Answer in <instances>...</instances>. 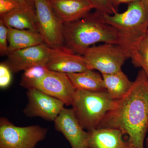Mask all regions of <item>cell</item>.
Here are the masks:
<instances>
[{"label":"cell","mask_w":148,"mask_h":148,"mask_svg":"<svg viewBox=\"0 0 148 148\" xmlns=\"http://www.w3.org/2000/svg\"><path fill=\"white\" fill-rule=\"evenodd\" d=\"M148 127V79L143 69L129 92L116 101L97 128L119 130L127 135L133 148H144Z\"/></svg>","instance_id":"6da1fadb"},{"label":"cell","mask_w":148,"mask_h":148,"mask_svg":"<svg viewBox=\"0 0 148 148\" xmlns=\"http://www.w3.org/2000/svg\"><path fill=\"white\" fill-rule=\"evenodd\" d=\"M64 46L80 55L97 43L121 45L116 30L105 22L102 14L96 11L76 21L64 24Z\"/></svg>","instance_id":"7a4b0ae2"},{"label":"cell","mask_w":148,"mask_h":148,"mask_svg":"<svg viewBox=\"0 0 148 148\" xmlns=\"http://www.w3.org/2000/svg\"><path fill=\"white\" fill-rule=\"evenodd\" d=\"M102 14V13H101ZM104 21L116 30L121 47L127 58L132 50L146 36L148 31V5L142 0L128 4L127 10L113 14H102Z\"/></svg>","instance_id":"3957f363"},{"label":"cell","mask_w":148,"mask_h":148,"mask_svg":"<svg viewBox=\"0 0 148 148\" xmlns=\"http://www.w3.org/2000/svg\"><path fill=\"white\" fill-rule=\"evenodd\" d=\"M116 103L106 90L94 92L76 90L71 106L80 124L89 131L98 127Z\"/></svg>","instance_id":"277c9868"},{"label":"cell","mask_w":148,"mask_h":148,"mask_svg":"<svg viewBox=\"0 0 148 148\" xmlns=\"http://www.w3.org/2000/svg\"><path fill=\"white\" fill-rule=\"evenodd\" d=\"M47 129L38 125L19 127L7 119H0V148H36L45 139Z\"/></svg>","instance_id":"5b68a950"},{"label":"cell","mask_w":148,"mask_h":148,"mask_svg":"<svg viewBox=\"0 0 148 148\" xmlns=\"http://www.w3.org/2000/svg\"><path fill=\"white\" fill-rule=\"evenodd\" d=\"M82 56L88 70H97L102 75L121 71L123 65L128 58L120 46L109 43L90 47Z\"/></svg>","instance_id":"8992f818"},{"label":"cell","mask_w":148,"mask_h":148,"mask_svg":"<svg viewBox=\"0 0 148 148\" xmlns=\"http://www.w3.org/2000/svg\"><path fill=\"white\" fill-rule=\"evenodd\" d=\"M39 33L50 48L64 46V24L59 19L48 0H34Z\"/></svg>","instance_id":"52a82bcc"},{"label":"cell","mask_w":148,"mask_h":148,"mask_svg":"<svg viewBox=\"0 0 148 148\" xmlns=\"http://www.w3.org/2000/svg\"><path fill=\"white\" fill-rule=\"evenodd\" d=\"M21 86L27 89H38L60 100L67 106H71L76 90L66 74L49 70L38 79L26 83Z\"/></svg>","instance_id":"ba28073f"},{"label":"cell","mask_w":148,"mask_h":148,"mask_svg":"<svg viewBox=\"0 0 148 148\" xmlns=\"http://www.w3.org/2000/svg\"><path fill=\"white\" fill-rule=\"evenodd\" d=\"M27 94L28 103L23 111L26 116L54 121L64 108V102L38 89H28Z\"/></svg>","instance_id":"9c48e42d"},{"label":"cell","mask_w":148,"mask_h":148,"mask_svg":"<svg viewBox=\"0 0 148 148\" xmlns=\"http://www.w3.org/2000/svg\"><path fill=\"white\" fill-rule=\"evenodd\" d=\"M50 50L51 48L43 43L14 51L8 54L5 63L14 73L25 71L36 65L46 66L49 58Z\"/></svg>","instance_id":"30bf717a"},{"label":"cell","mask_w":148,"mask_h":148,"mask_svg":"<svg viewBox=\"0 0 148 148\" xmlns=\"http://www.w3.org/2000/svg\"><path fill=\"white\" fill-rule=\"evenodd\" d=\"M53 122L55 129L64 135L72 148H89V132L80 124L73 109L64 108Z\"/></svg>","instance_id":"8fae6325"},{"label":"cell","mask_w":148,"mask_h":148,"mask_svg":"<svg viewBox=\"0 0 148 148\" xmlns=\"http://www.w3.org/2000/svg\"><path fill=\"white\" fill-rule=\"evenodd\" d=\"M46 67L49 71L66 75L89 70L83 56L74 53L64 46L51 48Z\"/></svg>","instance_id":"7c38bea8"},{"label":"cell","mask_w":148,"mask_h":148,"mask_svg":"<svg viewBox=\"0 0 148 148\" xmlns=\"http://www.w3.org/2000/svg\"><path fill=\"white\" fill-rule=\"evenodd\" d=\"M56 14L64 24L76 21L94 9L88 0H48Z\"/></svg>","instance_id":"4fadbf2b"},{"label":"cell","mask_w":148,"mask_h":148,"mask_svg":"<svg viewBox=\"0 0 148 148\" xmlns=\"http://www.w3.org/2000/svg\"><path fill=\"white\" fill-rule=\"evenodd\" d=\"M89 148H133L128 140L123 139L119 130L97 128L88 131Z\"/></svg>","instance_id":"5bb4252c"},{"label":"cell","mask_w":148,"mask_h":148,"mask_svg":"<svg viewBox=\"0 0 148 148\" xmlns=\"http://www.w3.org/2000/svg\"><path fill=\"white\" fill-rule=\"evenodd\" d=\"M0 20L8 27L38 32L35 7H33L19 8L1 16Z\"/></svg>","instance_id":"9a60e30c"},{"label":"cell","mask_w":148,"mask_h":148,"mask_svg":"<svg viewBox=\"0 0 148 148\" xmlns=\"http://www.w3.org/2000/svg\"><path fill=\"white\" fill-rule=\"evenodd\" d=\"M8 28V53L44 43L42 37L38 32L11 27Z\"/></svg>","instance_id":"2e32d148"},{"label":"cell","mask_w":148,"mask_h":148,"mask_svg":"<svg viewBox=\"0 0 148 148\" xmlns=\"http://www.w3.org/2000/svg\"><path fill=\"white\" fill-rule=\"evenodd\" d=\"M67 75L76 90L94 92L106 90L103 76L93 70Z\"/></svg>","instance_id":"e0dca14e"},{"label":"cell","mask_w":148,"mask_h":148,"mask_svg":"<svg viewBox=\"0 0 148 148\" xmlns=\"http://www.w3.org/2000/svg\"><path fill=\"white\" fill-rule=\"evenodd\" d=\"M106 90L111 98L118 101L129 92L133 84L121 71L110 74L102 75Z\"/></svg>","instance_id":"ac0fdd59"},{"label":"cell","mask_w":148,"mask_h":148,"mask_svg":"<svg viewBox=\"0 0 148 148\" xmlns=\"http://www.w3.org/2000/svg\"><path fill=\"white\" fill-rule=\"evenodd\" d=\"M130 58L135 66L142 68L148 79V39L146 37L131 52Z\"/></svg>","instance_id":"d6986e66"},{"label":"cell","mask_w":148,"mask_h":148,"mask_svg":"<svg viewBox=\"0 0 148 148\" xmlns=\"http://www.w3.org/2000/svg\"><path fill=\"white\" fill-rule=\"evenodd\" d=\"M49 70L45 66L36 65L32 66L24 71L21 77L20 84L21 85L30 82L42 77Z\"/></svg>","instance_id":"ffe728a7"},{"label":"cell","mask_w":148,"mask_h":148,"mask_svg":"<svg viewBox=\"0 0 148 148\" xmlns=\"http://www.w3.org/2000/svg\"><path fill=\"white\" fill-rule=\"evenodd\" d=\"M92 5L96 11L102 14H114L117 9L113 5L110 0H88Z\"/></svg>","instance_id":"44dd1931"},{"label":"cell","mask_w":148,"mask_h":148,"mask_svg":"<svg viewBox=\"0 0 148 148\" xmlns=\"http://www.w3.org/2000/svg\"><path fill=\"white\" fill-rule=\"evenodd\" d=\"M11 70L8 64L4 63L0 64V87L5 89L9 86L12 82Z\"/></svg>","instance_id":"7402d4cb"},{"label":"cell","mask_w":148,"mask_h":148,"mask_svg":"<svg viewBox=\"0 0 148 148\" xmlns=\"http://www.w3.org/2000/svg\"><path fill=\"white\" fill-rule=\"evenodd\" d=\"M8 28L0 20V53L1 56L8 53Z\"/></svg>","instance_id":"603a6c76"},{"label":"cell","mask_w":148,"mask_h":148,"mask_svg":"<svg viewBox=\"0 0 148 148\" xmlns=\"http://www.w3.org/2000/svg\"><path fill=\"white\" fill-rule=\"evenodd\" d=\"M25 6H26L22 5L16 0H0V16Z\"/></svg>","instance_id":"cb8c5ba5"},{"label":"cell","mask_w":148,"mask_h":148,"mask_svg":"<svg viewBox=\"0 0 148 148\" xmlns=\"http://www.w3.org/2000/svg\"><path fill=\"white\" fill-rule=\"evenodd\" d=\"M114 6L117 9V7L122 3H129L136 0H110Z\"/></svg>","instance_id":"d4e9b609"},{"label":"cell","mask_w":148,"mask_h":148,"mask_svg":"<svg viewBox=\"0 0 148 148\" xmlns=\"http://www.w3.org/2000/svg\"><path fill=\"white\" fill-rule=\"evenodd\" d=\"M23 5L35 7L34 0H16Z\"/></svg>","instance_id":"484cf974"},{"label":"cell","mask_w":148,"mask_h":148,"mask_svg":"<svg viewBox=\"0 0 148 148\" xmlns=\"http://www.w3.org/2000/svg\"><path fill=\"white\" fill-rule=\"evenodd\" d=\"M146 148H148V138L146 140Z\"/></svg>","instance_id":"4316f807"},{"label":"cell","mask_w":148,"mask_h":148,"mask_svg":"<svg viewBox=\"0 0 148 148\" xmlns=\"http://www.w3.org/2000/svg\"><path fill=\"white\" fill-rule=\"evenodd\" d=\"M144 2L148 5V0H142Z\"/></svg>","instance_id":"83f0119b"},{"label":"cell","mask_w":148,"mask_h":148,"mask_svg":"<svg viewBox=\"0 0 148 148\" xmlns=\"http://www.w3.org/2000/svg\"><path fill=\"white\" fill-rule=\"evenodd\" d=\"M146 38H147L148 39V31L147 32V35H146Z\"/></svg>","instance_id":"f1b7e54d"},{"label":"cell","mask_w":148,"mask_h":148,"mask_svg":"<svg viewBox=\"0 0 148 148\" xmlns=\"http://www.w3.org/2000/svg\"><path fill=\"white\" fill-rule=\"evenodd\" d=\"M147 132H148V129H147Z\"/></svg>","instance_id":"f546056e"}]
</instances>
